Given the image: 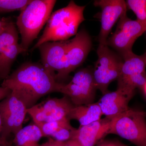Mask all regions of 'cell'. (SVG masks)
<instances>
[{"instance_id": "cell-3", "label": "cell", "mask_w": 146, "mask_h": 146, "mask_svg": "<svg viewBox=\"0 0 146 146\" xmlns=\"http://www.w3.org/2000/svg\"><path fill=\"white\" fill-rule=\"evenodd\" d=\"M56 1L32 0L17 17L16 25L21 36V44L25 52L46 23Z\"/></svg>"}, {"instance_id": "cell-13", "label": "cell", "mask_w": 146, "mask_h": 146, "mask_svg": "<svg viewBox=\"0 0 146 146\" xmlns=\"http://www.w3.org/2000/svg\"><path fill=\"white\" fill-rule=\"evenodd\" d=\"M91 47V36L84 29L80 31L74 38L69 40L66 55V80L70 74L84 62Z\"/></svg>"}, {"instance_id": "cell-16", "label": "cell", "mask_w": 146, "mask_h": 146, "mask_svg": "<svg viewBox=\"0 0 146 146\" xmlns=\"http://www.w3.org/2000/svg\"><path fill=\"white\" fill-rule=\"evenodd\" d=\"M112 118L105 117L87 125L76 128L73 140L81 146H95L108 134Z\"/></svg>"}, {"instance_id": "cell-24", "label": "cell", "mask_w": 146, "mask_h": 146, "mask_svg": "<svg viewBox=\"0 0 146 146\" xmlns=\"http://www.w3.org/2000/svg\"><path fill=\"white\" fill-rule=\"evenodd\" d=\"M11 92L10 89L2 86H0V102L8 96Z\"/></svg>"}, {"instance_id": "cell-5", "label": "cell", "mask_w": 146, "mask_h": 146, "mask_svg": "<svg viewBox=\"0 0 146 146\" xmlns=\"http://www.w3.org/2000/svg\"><path fill=\"white\" fill-rule=\"evenodd\" d=\"M97 54L98 58L93 71V78L97 89L104 95L109 92L110 84L119 77L123 60L111 50L107 44H99Z\"/></svg>"}, {"instance_id": "cell-31", "label": "cell", "mask_w": 146, "mask_h": 146, "mask_svg": "<svg viewBox=\"0 0 146 146\" xmlns=\"http://www.w3.org/2000/svg\"><path fill=\"white\" fill-rule=\"evenodd\" d=\"M145 116H146V112H145Z\"/></svg>"}, {"instance_id": "cell-15", "label": "cell", "mask_w": 146, "mask_h": 146, "mask_svg": "<svg viewBox=\"0 0 146 146\" xmlns=\"http://www.w3.org/2000/svg\"><path fill=\"white\" fill-rule=\"evenodd\" d=\"M18 42V36L13 35L0 34V79L3 80L8 77L18 55L25 52Z\"/></svg>"}, {"instance_id": "cell-21", "label": "cell", "mask_w": 146, "mask_h": 146, "mask_svg": "<svg viewBox=\"0 0 146 146\" xmlns=\"http://www.w3.org/2000/svg\"><path fill=\"white\" fill-rule=\"evenodd\" d=\"M32 0H0V13L23 10Z\"/></svg>"}, {"instance_id": "cell-8", "label": "cell", "mask_w": 146, "mask_h": 146, "mask_svg": "<svg viewBox=\"0 0 146 146\" xmlns=\"http://www.w3.org/2000/svg\"><path fill=\"white\" fill-rule=\"evenodd\" d=\"M27 109L24 103L12 91L8 96L0 102L3 127L1 140L8 141L11 134L15 136L23 128Z\"/></svg>"}, {"instance_id": "cell-18", "label": "cell", "mask_w": 146, "mask_h": 146, "mask_svg": "<svg viewBox=\"0 0 146 146\" xmlns=\"http://www.w3.org/2000/svg\"><path fill=\"white\" fill-rule=\"evenodd\" d=\"M14 136L13 143L15 146H39V141L43 137L34 123L23 127Z\"/></svg>"}, {"instance_id": "cell-29", "label": "cell", "mask_w": 146, "mask_h": 146, "mask_svg": "<svg viewBox=\"0 0 146 146\" xmlns=\"http://www.w3.org/2000/svg\"><path fill=\"white\" fill-rule=\"evenodd\" d=\"M143 89L144 92H145V94L146 96V84H145V86H144V87H143Z\"/></svg>"}, {"instance_id": "cell-6", "label": "cell", "mask_w": 146, "mask_h": 146, "mask_svg": "<svg viewBox=\"0 0 146 146\" xmlns=\"http://www.w3.org/2000/svg\"><path fill=\"white\" fill-rule=\"evenodd\" d=\"M97 90L93 71L84 68L77 71L68 83H58L56 92L67 96L78 106L93 103Z\"/></svg>"}, {"instance_id": "cell-28", "label": "cell", "mask_w": 146, "mask_h": 146, "mask_svg": "<svg viewBox=\"0 0 146 146\" xmlns=\"http://www.w3.org/2000/svg\"><path fill=\"white\" fill-rule=\"evenodd\" d=\"M2 121L1 117L0 115V142L1 140V135L2 131Z\"/></svg>"}, {"instance_id": "cell-10", "label": "cell", "mask_w": 146, "mask_h": 146, "mask_svg": "<svg viewBox=\"0 0 146 146\" xmlns=\"http://www.w3.org/2000/svg\"><path fill=\"white\" fill-rule=\"evenodd\" d=\"M74 106L70 100L64 95L63 98H47L27 109V114L34 123L55 121L68 118L71 109Z\"/></svg>"}, {"instance_id": "cell-30", "label": "cell", "mask_w": 146, "mask_h": 146, "mask_svg": "<svg viewBox=\"0 0 146 146\" xmlns=\"http://www.w3.org/2000/svg\"><path fill=\"white\" fill-rule=\"evenodd\" d=\"M143 54L144 55V56H145V57L146 60V52L145 53H144Z\"/></svg>"}, {"instance_id": "cell-2", "label": "cell", "mask_w": 146, "mask_h": 146, "mask_svg": "<svg viewBox=\"0 0 146 146\" xmlns=\"http://www.w3.org/2000/svg\"><path fill=\"white\" fill-rule=\"evenodd\" d=\"M85 7L71 1L67 6L52 13L43 34L32 51L46 42L67 41L76 35L80 25L85 20L84 16Z\"/></svg>"}, {"instance_id": "cell-9", "label": "cell", "mask_w": 146, "mask_h": 146, "mask_svg": "<svg viewBox=\"0 0 146 146\" xmlns=\"http://www.w3.org/2000/svg\"><path fill=\"white\" fill-rule=\"evenodd\" d=\"M69 40L47 42L39 48L42 65L58 83H65L66 52Z\"/></svg>"}, {"instance_id": "cell-4", "label": "cell", "mask_w": 146, "mask_h": 146, "mask_svg": "<svg viewBox=\"0 0 146 146\" xmlns=\"http://www.w3.org/2000/svg\"><path fill=\"white\" fill-rule=\"evenodd\" d=\"M146 119L145 112L129 108L112 118L108 134L117 135L136 146H146Z\"/></svg>"}, {"instance_id": "cell-7", "label": "cell", "mask_w": 146, "mask_h": 146, "mask_svg": "<svg viewBox=\"0 0 146 146\" xmlns=\"http://www.w3.org/2000/svg\"><path fill=\"white\" fill-rule=\"evenodd\" d=\"M145 31V25L136 20H131L126 15L119 20L115 33L108 39V46L117 51L123 58L133 53V44Z\"/></svg>"}, {"instance_id": "cell-17", "label": "cell", "mask_w": 146, "mask_h": 146, "mask_svg": "<svg viewBox=\"0 0 146 146\" xmlns=\"http://www.w3.org/2000/svg\"><path fill=\"white\" fill-rule=\"evenodd\" d=\"M102 112L98 102L91 104L74 106L68 116L69 120L78 121L80 125H87L101 119Z\"/></svg>"}, {"instance_id": "cell-25", "label": "cell", "mask_w": 146, "mask_h": 146, "mask_svg": "<svg viewBox=\"0 0 146 146\" xmlns=\"http://www.w3.org/2000/svg\"><path fill=\"white\" fill-rule=\"evenodd\" d=\"M10 20L9 18H3L0 20V33L5 29Z\"/></svg>"}, {"instance_id": "cell-22", "label": "cell", "mask_w": 146, "mask_h": 146, "mask_svg": "<svg viewBox=\"0 0 146 146\" xmlns=\"http://www.w3.org/2000/svg\"><path fill=\"white\" fill-rule=\"evenodd\" d=\"M95 146H128L117 139L102 140Z\"/></svg>"}, {"instance_id": "cell-20", "label": "cell", "mask_w": 146, "mask_h": 146, "mask_svg": "<svg viewBox=\"0 0 146 146\" xmlns=\"http://www.w3.org/2000/svg\"><path fill=\"white\" fill-rule=\"evenodd\" d=\"M126 3L135 13L136 20L146 25V0H128Z\"/></svg>"}, {"instance_id": "cell-23", "label": "cell", "mask_w": 146, "mask_h": 146, "mask_svg": "<svg viewBox=\"0 0 146 146\" xmlns=\"http://www.w3.org/2000/svg\"><path fill=\"white\" fill-rule=\"evenodd\" d=\"M64 142L56 141L53 138H49L48 140L39 146H63Z\"/></svg>"}, {"instance_id": "cell-19", "label": "cell", "mask_w": 146, "mask_h": 146, "mask_svg": "<svg viewBox=\"0 0 146 146\" xmlns=\"http://www.w3.org/2000/svg\"><path fill=\"white\" fill-rule=\"evenodd\" d=\"M70 123L68 118L55 121L49 122L34 123L41 130L43 137L52 138L58 130L61 127Z\"/></svg>"}, {"instance_id": "cell-26", "label": "cell", "mask_w": 146, "mask_h": 146, "mask_svg": "<svg viewBox=\"0 0 146 146\" xmlns=\"http://www.w3.org/2000/svg\"><path fill=\"white\" fill-rule=\"evenodd\" d=\"M63 146H81L77 141L74 140H69L64 142Z\"/></svg>"}, {"instance_id": "cell-1", "label": "cell", "mask_w": 146, "mask_h": 146, "mask_svg": "<svg viewBox=\"0 0 146 146\" xmlns=\"http://www.w3.org/2000/svg\"><path fill=\"white\" fill-rule=\"evenodd\" d=\"M58 84L42 64L27 62L3 80L1 86L10 89L29 109L42 97L56 92Z\"/></svg>"}, {"instance_id": "cell-11", "label": "cell", "mask_w": 146, "mask_h": 146, "mask_svg": "<svg viewBox=\"0 0 146 146\" xmlns=\"http://www.w3.org/2000/svg\"><path fill=\"white\" fill-rule=\"evenodd\" d=\"M123 59L118 87L133 90L138 88L143 89L146 83V60L144 55H137L133 52Z\"/></svg>"}, {"instance_id": "cell-14", "label": "cell", "mask_w": 146, "mask_h": 146, "mask_svg": "<svg viewBox=\"0 0 146 146\" xmlns=\"http://www.w3.org/2000/svg\"><path fill=\"white\" fill-rule=\"evenodd\" d=\"M135 90L117 87V90L108 92L98 102L103 115L113 118L129 109L128 104L135 94Z\"/></svg>"}, {"instance_id": "cell-12", "label": "cell", "mask_w": 146, "mask_h": 146, "mask_svg": "<svg viewBox=\"0 0 146 146\" xmlns=\"http://www.w3.org/2000/svg\"><path fill=\"white\" fill-rule=\"evenodd\" d=\"M94 5L102 10L99 44H107L108 37L113 26L118 19L127 15L126 3L123 0H97Z\"/></svg>"}, {"instance_id": "cell-27", "label": "cell", "mask_w": 146, "mask_h": 146, "mask_svg": "<svg viewBox=\"0 0 146 146\" xmlns=\"http://www.w3.org/2000/svg\"><path fill=\"white\" fill-rule=\"evenodd\" d=\"M0 146H12L8 141H3L1 140L0 142Z\"/></svg>"}]
</instances>
